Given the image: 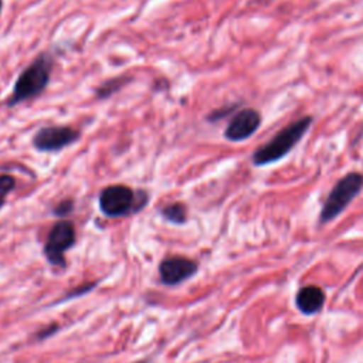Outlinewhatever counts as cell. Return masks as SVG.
Returning a JSON list of instances; mask_svg holds the SVG:
<instances>
[{
	"label": "cell",
	"instance_id": "cell-1",
	"mask_svg": "<svg viewBox=\"0 0 363 363\" xmlns=\"http://www.w3.org/2000/svg\"><path fill=\"white\" fill-rule=\"evenodd\" d=\"M312 122H313V118L311 115H306L284 126L267 143L255 149L251 157L252 164L265 166L285 157L305 136Z\"/></svg>",
	"mask_w": 363,
	"mask_h": 363
},
{
	"label": "cell",
	"instance_id": "cell-2",
	"mask_svg": "<svg viewBox=\"0 0 363 363\" xmlns=\"http://www.w3.org/2000/svg\"><path fill=\"white\" fill-rule=\"evenodd\" d=\"M149 197L143 190H132L125 184H112L99 194V208L108 217H125L145 207Z\"/></svg>",
	"mask_w": 363,
	"mask_h": 363
},
{
	"label": "cell",
	"instance_id": "cell-3",
	"mask_svg": "<svg viewBox=\"0 0 363 363\" xmlns=\"http://www.w3.org/2000/svg\"><path fill=\"white\" fill-rule=\"evenodd\" d=\"M51 65V58L47 54L37 57L34 62L28 65L17 78L7 105L13 106L41 94L50 81Z\"/></svg>",
	"mask_w": 363,
	"mask_h": 363
},
{
	"label": "cell",
	"instance_id": "cell-4",
	"mask_svg": "<svg viewBox=\"0 0 363 363\" xmlns=\"http://www.w3.org/2000/svg\"><path fill=\"white\" fill-rule=\"evenodd\" d=\"M363 190V173L349 172L339 179L329 191L319 216V223L326 224L335 220Z\"/></svg>",
	"mask_w": 363,
	"mask_h": 363
},
{
	"label": "cell",
	"instance_id": "cell-5",
	"mask_svg": "<svg viewBox=\"0 0 363 363\" xmlns=\"http://www.w3.org/2000/svg\"><path fill=\"white\" fill-rule=\"evenodd\" d=\"M75 244V228L71 221L61 220L50 230L44 254L48 262L54 267H65V252Z\"/></svg>",
	"mask_w": 363,
	"mask_h": 363
},
{
	"label": "cell",
	"instance_id": "cell-6",
	"mask_svg": "<svg viewBox=\"0 0 363 363\" xmlns=\"http://www.w3.org/2000/svg\"><path fill=\"white\" fill-rule=\"evenodd\" d=\"M78 138L79 132L69 126H45L35 132L33 145L40 152H58L78 140Z\"/></svg>",
	"mask_w": 363,
	"mask_h": 363
},
{
	"label": "cell",
	"instance_id": "cell-7",
	"mask_svg": "<svg viewBox=\"0 0 363 363\" xmlns=\"http://www.w3.org/2000/svg\"><path fill=\"white\" fill-rule=\"evenodd\" d=\"M261 125V115L252 108H244L238 111L228 122L224 138L230 142H242L251 138Z\"/></svg>",
	"mask_w": 363,
	"mask_h": 363
},
{
	"label": "cell",
	"instance_id": "cell-8",
	"mask_svg": "<svg viewBox=\"0 0 363 363\" xmlns=\"http://www.w3.org/2000/svg\"><path fill=\"white\" fill-rule=\"evenodd\" d=\"M197 262L186 257H169L159 265L160 282L164 285H177L197 272Z\"/></svg>",
	"mask_w": 363,
	"mask_h": 363
},
{
	"label": "cell",
	"instance_id": "cell-9",
	"mask_svg": "<svg viewBox=\"0 0 363 363\" xmlns=\"http://www.w3.org/2000/svg\"><path fill=\"white\" fill-rule=\"evenodd\" d=\"M325 292L316 285L302 286L295 296V305L303 315L318 313L325 303Z\"/></svg>",
	"mask_w": 363,
	"mask_h": 363
},
{
	"label": "cell",
	"instance_id": "cell-10",
	"mask_svg": "<svg viewBox=\"0 0 363 363\" xmlns=\"http://www.w3.org/2000/svg\"><path fill=\"white\" fill-rule=\"evenodd\" d=\"M162 216L174 224H184L187 220V210L182 203H172L162 210Z\"/></svg>",
	"mask_w": 363,
	"mask_h": 363
},
{
	"label": "cell",
	"instance_id": "cell-11",
	"mask_svg": "<svg viewBox=\"0 0 363 363\" xmlns=\"http://www.w3.org/2000/svg\"><path fill=\"white\" fill-rule=\"evenodd\" d=\"M16 180L10 174H0V208L4 206L7 196L13 191Z\"/></svg>",
	"mask_w": 363,
	"mask_h": 363
},
{
	"label": "cell",
	"instance_id": "cell-12",
	"mask_svg": "<svg viewBox=\"0 0 363 363\" xmlns=\"http://www.w3.org/2000/svg\"><path fill=\"white\" fill-rule=\"evenodd\" d=\"M72 206H74L72 200H62V201L54 208V214H55V216H60V217L67 216V214L72 210Z\"/></svg>",
	"mask_w": 363,
	"mask_h": 363
},
{
	"label": "cell",
	"instance_id": "cell-13",
	"mask_svg": "<svg viewBox=\"0 0 363 363\" xmlns=\"http://www.w3.org/2000/svg\"><path fill=\"white\" fill-rule=\"evenodd\" d=\"M94 286H95V282H88V284H85V285H82V286H79V288H77V289L71 291V292L68 294V296H65L64 299H68V298H72V296H79V295H84V294L89 292V291L94 288Z\"/></svg>",
	"mask_w": 363,
	"mask_h": 363
},
{
	"label": "cell",
	"instance_id": "cell-14",
	"mask_svg": "<svg viewBox=\"0 0 363 363\" xmlns=\"http://www.w3.org/2000/svg\"><path fill=\"white\" fill-rule=\"evenodd\" d=\"M1 6H3V1L0 0V11H1Z\"/></svg>",
	"mask_w": 363,
	"mask_h": 363
}]
</instances>
